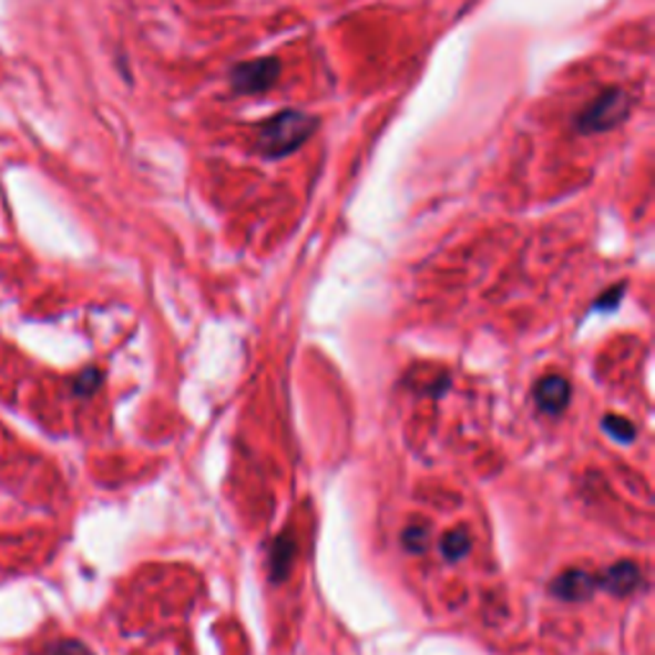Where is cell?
Masks as SVG:
<instances>
[{
  "mask_svg": "<svg viewBox=\"0 0 655 655\" xmlns=\"http://www.w3.org/2000/svg\"><path fill=\"white\" fill-rule=\"evenodd\" d=\"M318 119L305 111H279L259 126L256 146L267 160H285L308 144L318 131Z\"/></svg>",
  "mask_w": 655,
  "mask_h": 655,
  "instance_id": "obj_1",
  "label": "cell"
},
{
  "mask_svg": "<svg viewBox=\"0 0 655 655\" xmlns=\"http://www.w3.org/2000/svg\"><path fill=\"white\" fill-rule=\"evenodd\" d=\"M630 111H633V101L625 90L610 88L604 90L589 103L582 113L574 119L576 134L582 136H594V134H607V131L617 129L622 121L627 119Z\"/></svg>",
  "mask_w": 655,
  "mask_h": 655,
  "instance_id": "obj_2",
  "label": "cell"
},
{
  "mask_svg": "<svg viewBox=\"0 0 655 655\" xmlns=\"http://www.w3.org/2000/svg\"><path fill=\"white\" fill-rule=\"evenodd\" d=\"M282 74V64L277 57H259V60L238 62L228 74L231 88L238 95H262L275 88Z\"/></svg>",
  "mask_w": 655,
  "mask_h": 655,
  "instance_id": "obj_3",
  "label": "cell"
},
{
  "mask_svg": "<svg viewBox=\"0 0 655 655\" xmlns=\"http://www.w3.org/2000/svg\"><path fill=\"white\" fill-rule=\"evenodd\" d=\"M569 397H571V385L559 375L543 377L535 385V402L543 412L559 415L569 405Z\"/></svg>",
  "mask_w": 655,
  "mask_h": 655,
  "instance_id": "obj_4",
  "label": "cell"
},
{
  "mask_svg": "<svg viewBox=\"0 0 655 655\" xmlns=\"http://www.w3.org/2000/svg\"><path fill=\"white\" fill-rule=\"evenodd\" d=\"M553 594L561 596L566 602H584L594 594L596 589V579L586 571H566L553 582Z\"/></svg>",
  "mask_w": 655,
  "mask_h": 655,
  "instance_id": "obj_5",
  "label": "cell"
},
{
  "mask_svg": "<svg viewBox=\"0 0 655 655\" xmlns=\"http://www.w3.org/2000/svg\"><path fill=\"white\" fill-rule=\"evenodd\" d=\"M637 584H641V571H637L633 561L615 563V566L604 571V576L596 582V586L607 589L612 594H630Z\"/></svg>",
  "mask_w": 655,
  "mask_h": 655,
  "instance_id": "obj_6",
  "label": "cell"
},
{
  "mask_svg": "<svg viewBox=\"0 0 655 655\" xmlns=\"http://www.w3.org/2000/svg\"><path fill=\"white\" fill-rule=\"evenodd\" d=\"M293 553H295L293 538L282 535L275 545V553H272V576H275V582L287 574L289 563H293Z\"/></svg>",
  "mask_w": 655,
  "mask_h": 655,
  "instance_id": "obj_7",
  "label": "cell"
},
{
  "mask_svg": "<svg viewBox=\"0 0 655 655\" xmlns=\"http://www.w3.org/2000/svg\"><path fill=\"white\" fill-rule=\"evenodd\" d=\"M469 549H471V543H469V535H467V530H451L449 535L443 538V543H441V553H443V559L446 561H461L463 555L469 553Z\"/></svg>",
  "mask_w": 655,
  "mask_h": 655,
  "instance_id": "obj_8",
  "label": "cell"
},
{
  "mask_svg": "<svg viewBox=\"0 0 655 655\" xmlns=\"http://www.w3.org/2000/svg\"><path fill=\"white\" fill-rule=\"evenodd\" d=\"M604 430H607V433L620 443H627L635 438V428L630 426L625 418H615V415H607V418H604Z\"/></svg>",
  "mask_w": 655,
  "mask_h": 655,
  "instance_id": "obj_9",
  "label": "cell"
},
{
  "mask_svg": "<svg viewBox=\"0 0 655 655\" xmlns=\"http://www.w3.org/2000/svg\"><path fill=\"white\" fill-rule=\"evenodd\" d=\"M402 543L410 553H422L428 549V530L422 525H410L402 533Z\"/></svg>",
  "mask_w": 655,
  "mask_h": 655,
  "instance_id": "obj_10",
  "label": "cell"
},
{
  "mask_svg": "<svg viewBox=\"0 0 655 655\" xmlns=\"http://www.w3.org/2000/svg\"><path fill=\"white\" fill-rule=\"evenodd\" d=\"M98 387H101V371L98 369H85L78 379H74V392H78L80 397L93 395Z\"/></svg>",
  "mask_w": 655,
  "mask_h": 655,
  "instance_id": "obj_11",
  "label": "cell"
},
{
  "mask_svg": "<svg viewBox=\"0 0 655 655\" xmlns=\"http://www.w3.org/2000/svg\"><path fill=\"white\" fill-rule=\"evenodd\" d=\"M49 653L52 655H90L85 648H82L80 643H57L54 648H49Z\"/></svg>",
  "mask_w": 655,
  "mask_h": 655,
  "instance_id": "obj_12",
  "label": "cell"
}]
</instances>
